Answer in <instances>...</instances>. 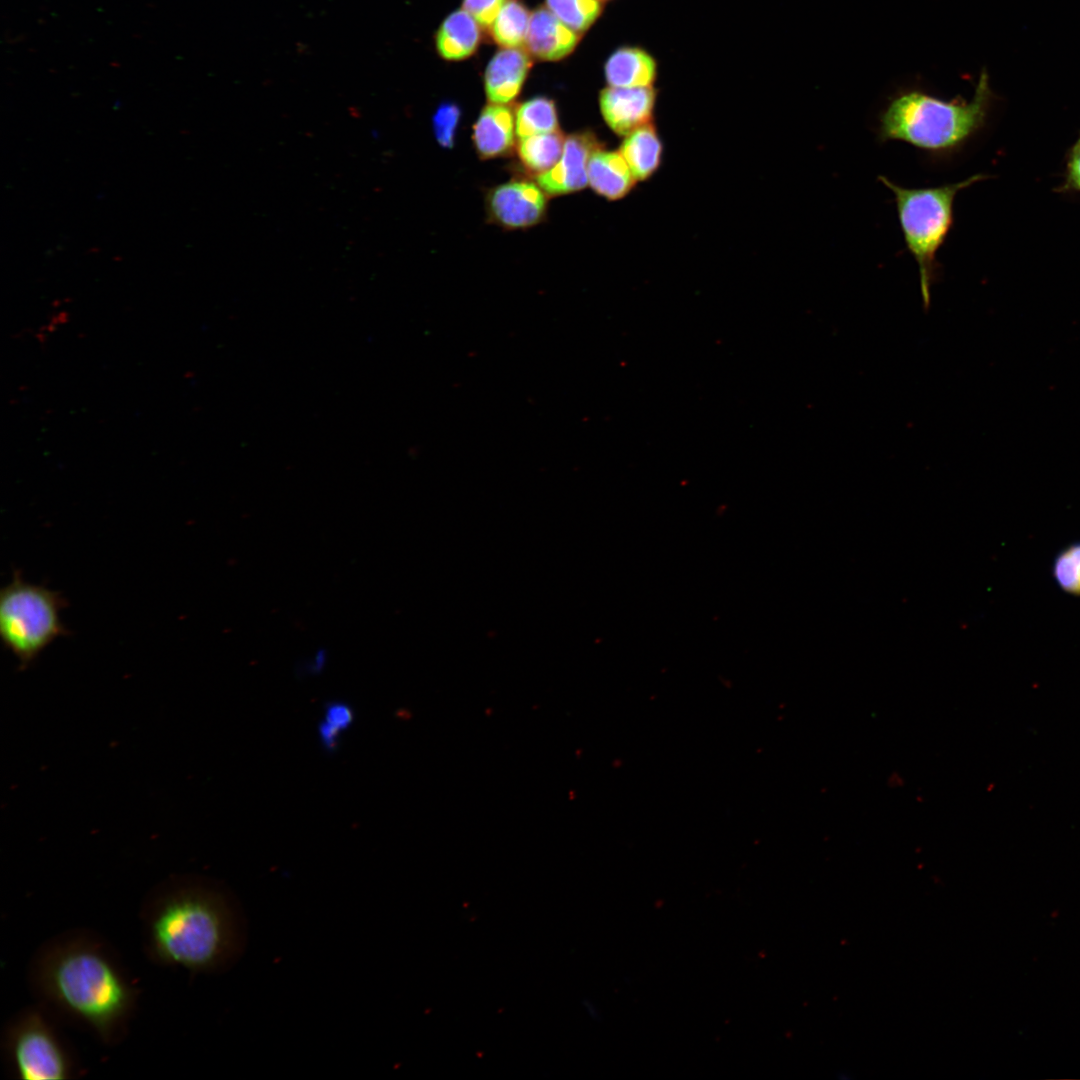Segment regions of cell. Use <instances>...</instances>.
I'll return each instance as SVG.
<instances>
[{
    "instance_id": "6da1fadb",
    "label": "cell",
    "mask_w": 1080,
    "mask_h": 1080,
    "mask_svg": "<svg viewBox=\"0 0 1080 1080\" xmlns=\"http://www.w3.org/2000/svg\"><path fill=\"white\" fill-rule=\"evenodd\" d=\"M26 978L35 1003L58 1023L85 1030L108 1047L127 1037L139 986L97 932L74 928L47 939L33 953Z\"/></svg>"
},
{
    "instance_id": "7a4b0ae2",
    "label": "cell",
    "mask_w": 1080,
    "mask_h": 1080,
    "mask_svg": "<svg viewBox=\"0 0 1080 1080\" xmlns=\"http://www.w3.org/2000/svg\"><path fill=\"white\" fill-rule=\"evenodd\" d=\"M142 946L155 965L193 974L230 969L246 944L241 907L222 883L199 875L171 876L144 896Z\"/></svg>"
},
{
    "instance_id": "3957f363",
    "label": "cell",
    "mask_w": 1080,
    "mask_h": 1080,
    "mask_svg": "<svg viewBox=\"0 0 1080 1080\" xmlns=\"http://www.w3.org/2000/svg\"><path fill=\"white\" fill-rule=\"evenodd\" d=\"M991 99L982 73L971 101H945L918 90L893 98L878 120L881 142L900 141L935 157L958 152L983 126Z\"/></svg>"
},
{
    "instance_id": "277c9868",
    "label": "cell",
    "mask_w": 1080,
    "mask_h": 1080,
    "mask_svg": "<svg viewBox=\"0 0 1080 1080\" xmlns=\"http://www.w3.org/2000/svg\"><path fill=\"white\" fill-rule=\"evenodd\" d=\"M984 178L977 174L956 183L906 188L885 176L878 177L894 195L904 242L918 266L925 306L930 303V290L938 271L937 252L953 226L955 197L959 191Z\"/></svg>"
},
{
    "instance_id": "5b68a950",
    "label": "cell",
    "mask_w": 1080,
    "mask_h": 1080,
    "mask_svg": "<svg viewBox=\"0 0 1080 1080\" xmlns=\"http://www.w3.org/2000/svg\"><path fill=\"white\" fill-rule=\"evenodd\" d=\"M58 1022L34 1003L11 1016L1 1035L8 1072L20 1080H71L83 1070Z\"/></svg>"
},
{
    "instance_id": "8992f818",
    "label": "cell",
    "mask_w": 1080,
    "mask_h": 1080,
    "mask_svg": "<svg viewBox=\"0 0 1080 1080\" xmlns=\"http://www.w3.org/2000/svg\"><path fill=\"white\" fill-rule=\"evenodd\" d=\"M66 606L60 593L24 581L19 571L0 593V635L18 659L20 669L30 666L55 639L69 631L60 619Z\"/></svg>"
},
{
    "instance_id": "52a82bcc",
    "label": "cell",
    "mask_w": 1080,
    "mask_h": 1080,
    "mask_svg": "<svg viewBox=\"0 0 1080 1080\" xmlns=\"http://www.w3.org/2000/svg\"><path fill=\"white\" fill-rule=\"evenodd\" d=\"M486 204L491 221L506 229H522L543 220L547 197L538 184L513 180L491 189Z\"/></svg>"
},
{
    "instance_id": "ba28073f",
    "label": "cell",
    "mask_w": 1080,
    "mask_h": 1080,
    "mask_svg": "<svg viewBox=\"0 0 1080 1080\" xmlns=\"http://www.w3.org/2000/svg\"><path fill=\"white\" fill-rule=\"evenodd\" d=\"M602 145L591 131H579L565 138L558 163L548 172L536 177L538 185L550 196L579 191L588 184V162Z\"/></svg>"
},
{
    "instance_id": "9c48e42d",
    "label": "cell",
    "mask_w": 1080,
    "mask_h": 1080,
    "mask_svg": "<svg viewBox=\"0 0 1080 1080\" xmlns=\"http://www.w3.org/2000/svg\"><path fill=\"white\" fill-rule=\"evenodd\" d=\"M656 92L651 87H613L600 91L599 107L608 127L619 136H627L651 123Z\"/></svg>"
},
{
    "instance_id": "30bf717a",
    "label": "cell",
    "mask_w": 1080,
    "mask_h": 1080,
    "mask_svg": "<svg viewBox=\"0 0 1080 1080\" xmlns=\"http://www.w3.org/2000/svg\"><path fill=\"white\" fill-rule=\"evenodd\" d=\"M532 60L527 50L501 48L489 61L484 88L490 103L509 104L521 92Z\"/></svg>"
},
{
    "instance_id": "8fae6325",
    "label": "cell",
    "mask_w": 1080,
    "mask_h": 1080,
    "mask_svg": "<svg viewBox=\"0 0 1080 1080\" xmlns=\"http://www.w3.org/2000/svg\"><path fill=\"white\" fill-rule=\"evenodd\" d=\"M579 33L561 22L547 7L531 13L525 46L530 55L545 61H557L573 52Z\"/></svg>"
},
{
    "instance_id": "7c38bea8",
    "label": "cell",
    "mask_w": 1080,
    "mask_h": 1080,
    "mask_svg": "<svg viewBox=\"0 0 1080 1080\" xmlns=\"http://www.w3.org/2000/svg\"><path fill=\"white\" fill-rule=\"evenodd\" d=\"M515 118L507 104L486 105L473 126L472 140L481 159L507 155L515 143Z\"/></svg>"
},
{
    "instance_id": "4fadbf2b",
    "label": "cell",
    "mask_w": 1080,
    "mask_h": 1080,
    "mask_svg": "<svg viewBox=\"0 0 1080 1080\" xmlns=\"http://www.w3.org/2000/svg\"><path fill=\"white\" fill-rule=\"evenodd\" d=\"M604 75L608 86L651 87L657 77V62L643 48L623 46L607 58Z\"/></svg>"
},
{
    "instance_id": "5bb4252c",
    "label": "cell",
    "mask_w": 1080,
    "mask_h": 1080,
    "mask_svg": "<svg viewBox=\"0 0 1080 1080\" xmlns=\"http://www.w3.org/2000/svg\"><path fill=\"white\" fill-rule=\"evenodd\" d=\"M587 173L591 188L608 200L625 197L637 181L619 151L602 148L590 157Z\"/></svg>"
},
{
    "instance_id": "9a60e30c",
    "label": "cell",
    "mask_w": 1080,
    "mask_h": 1080,
    "mask_svg": "<svg viewBox=\"0 0 1080 1080\" xmlns=\"http://www.w3.org/2000/svg\"><path fill=\"white\" fill-rule=\"evenodd\" d=\"M481 41L478 22L464 9L449 14L439 27L435 45L439 55L449 61L463 60L475 53Z\"/></svg>"
},
{
    "instance_id": "2e32d148",
    "label": "cell",
    "mask_w": 1080,
    "mask_h": 1080,
    "mask_svg": "<svg viewBox=\"0 0 1080 1080\" xmlns=\"http://www.w3.org/2000/svg\"><path fill=\"white\" fill-rule=\"evenodd\" d=\"M619 152L636 180L644 181L659 168L663 144L651 122L625 136Z\"/></svg>"
},
{
    "instance_id": "e0dca14e",
    "label": "cell",
    "mask_w": 1080,
    "mask_h": 1080,
    "mask_svg": "<svg viewBox=\"0 0 1080 1080\" xmlns=\"http://www.w3.org/2000/svg\"><path fill=\"white\" fill-rule=\"evenodd\" d=\"M565 138L558 130L519 138L517 153L524 169L536 177L551 170L560 160Z\"/></svg>"
},
{
    "instance_id": "ac0fdd59",
    "label": "cell",
    "mask_w": 1080,
    "mask_h": 1080,
    "mask_svg": "<svg viewBox=\"0 0 1080 1080\" xmlns=\"http://www.w3.org/2000/svg\"><path fill=\"white\" fill-rule=\"evenodd\" d=\"M531 13L520 0H508L489 27L492 39L502 48L525 45Z\"/></svg>"
},
{
    "instance_id": "d6986e66",
    "label": "cell",
    "mask_w": 1080,
    "mask_h": 1080,
    "mask_svg": "<svg viewBox=\"0 0 1080 1080\" xmlns=\"http://www.w3.org/2000/svg\"><path fill=\"white\" fill-rule=\"evenodd\" d=\"M558 115L554 101L545 96L533 97L521 103L515 115L519 138L558 131Z\"/></svg>"
},
{
    "instance_id": "ffe728a7",
    "label": "cell",
    "mask_w": 1080,
    "mask_h": 1080,
    "mask_svg": "<svg viewBox=\"0 0 1080 1080\" xmlns=\"http://www.w3.org/2000/svg\"><path fill=\"white\" fill-rule=\"evenodd\" d=\"M545 6L566 26L581 34L602 13V0H546Z\"/></svg>"
},
{
    "instance_id": "44dd1931",
    "label": "cell",
    "mask_w": 1080,
    "mask_h": 1080,
    "mask_svg": "<svg viewBox=\"0 0 1080 1080\" xmlns=\"http://www.w3.org/2000/svg\"><path fill=\"white\" fill-rule=\"evenodd\" d=\"M352 721L353 711L348 704L335 701L327 705L323 721L320 722L319 735L328 750L336 747L341 732L347 729Z\"/></svg>"
},
{
    "instance_id": "7402d4cb",
    "label": "cell",
    "mask_w": 1080,
    "mask_h": 1080,
    "mask_svg": "<svg viewBox=\"0 0 1080 1080\" xmlns=\"http://www.w3.org/2000/svg\"><path fill=\"white\" fill-rule=\"evenodd\" d=\"M1054 576L1064 591L1080 595V543L1067 547L1057 556Z\"/></svg>"
},
{
    "instance_id": "603a6c76",
    "label": "cell",
    "mask_w": 1080,
    "mask_h": 1080,
    "mask_svg": "<svg viewBox=\"0 0 1080 1080\" xmlns=\"http://www.w3.org/2000/svg\"><path fill=\"white\" fill-rule=\"evenodd\" d=\"M461 111L457 104L446 102L439 105L433 115L432 125L439 145L450 149L454 146Z\"/></svg>"
},
{
    "instance_id": "cb8c5ba5",
    "label": "cell",
    "mask_w": 1080,
    "mask_h": 1080,
    "mask_svg": "<svg viewBox=\"0 0 1080 1080\" xmlns=\"http://www.w3.org/2000/svg\"><path fill=\"white\" fill-rule=\"evenodd\" d=\"M507 1L508 0H463V9L468 12L480 26L489 29Z\"/></svg>"
},
{
    "instance_id": "d4e9b609",
    "label": "cell",
    "mask_w": 1080,
    "mask_h": 1080,
    "mask_svg": "<svg viewBox=\"0 0 1080 1080\" xmlns=\"http://www.w3.org/2000/svg\"><path fill=\"white\" fill-rule=\"evenodd\" d=\"M1067 183L1077 191H1080V140L1072 148L1067 165Z\"/></svg>"
},
{
    "instance_id": "484cf974",
    "label": "cell",
    "mask_w": 1080,
    "mask_h": 1080,
    "mask_svg": "<svg viewBox=\"0 0 1080 1080\" xmlns=\"http://www.w3.org/2000/svg\"><path fill=\"white\" fill-rule=\"evenodd\" d=\"M327 660H328V652H327V650L325 648H322V647L318 648L317 650H315L313 652L312 656H310L307 659L306 667L308 668V672H310V673H318V672H320L325 667V665L327 663Z\"/></svg>"
},
{
    "instance_id": "4316f807",
    "label": "cell",
    "mask_w": 1080,
    "mask_h": 1080,
    "mask_svg": "<svg viewBox=\"0 0 1080 1080\" xmlns=\"http://www.w3.org/2000/svg\"><path fill=\"white\" fill-rule=\"evenodd\" d=\"M603 1V0H602Z\"/></svg>"
}]
</instances>
